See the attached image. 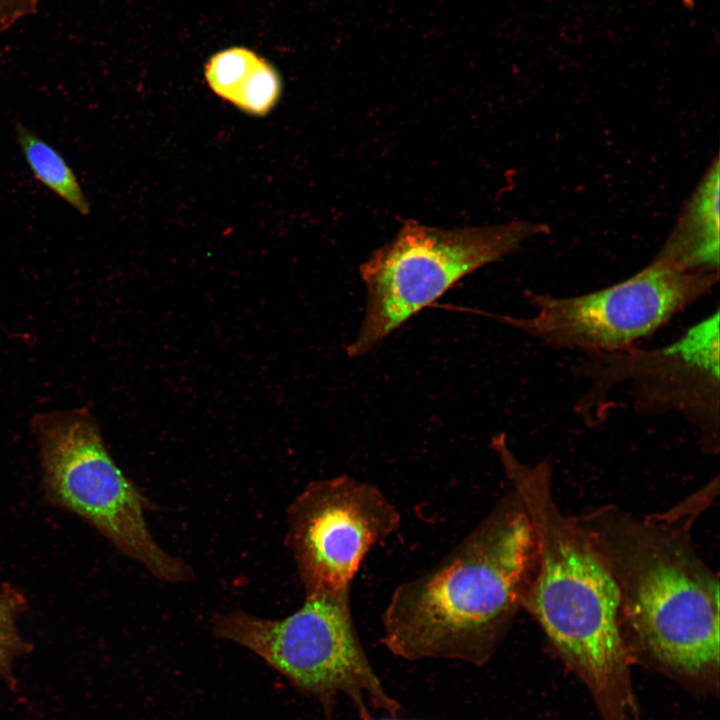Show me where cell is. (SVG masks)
<instances>
[{
    "label": "cell",
    "instance_id": "obj_1",
    "mask_svg": "<svg viewBox=\"0 0 720 720\" xmlns=\"http://www.w3.org/2000/svg\"><path fill=\"white\" fill-rule=\"evenodd\" d=\"M718 488L716 476L669 509L642 516L613 504L574 516L617 585L632 664L704 696L719 691V579L696 550L692 529Z\"/></svg>",
    "mask_w": 720,
    "mask_h": 720
},
{
    "label": "cell",
    "instance_id": "obj_2",
    "mask_svg": "<svg viewBox=\"0 0 720 720\" xmlns=\"http://www.w3.org/2000/svg\"><path fill=\"white\" fill-rule=\"evenodd\" d=\"M491 448L532 526L535 559L520 609L586 686L602 720H642L619 625L617 585L574 516L559 508L549 458L520 460L506 435Z\"/></svg>",
    "mask_w": 720,
    "mask_h": 720
},
{
    "label": "cell",
    "instance_id": "obj_3",
    "mask_svg": "<svg viewBox=\"0 0 720 720\" xmlns=\"http://www.w3.org/2000/svg\"><path fill=\"white\" fill-rule=\"evenodd\" d=\"M534 559L532 526L511 489L440 561L393 590L382 644L407 661L487 664L520 609Z\"/></svg>",
    "mask_w": 720,
    "mask_h": 720
},
{
    "label": "cell",
    "instance_id": "obj_4",
    "mask_svg": "<svg viewBox=\"0 0 720 720\" xmlns=\"http://www.w3.org/2000/svg\"><path fill=\"white\" fill-rule=\"evenodd\" d=\"M44 500L94 528L121 554L159 580L193 578L191 567L163 550L145 518L146 498L110 455L87 408L39 413L32 418Z\"/></svg>",
    "mask_w": 720,
    "mask_h": 720
},
{
    "label": "cell",
    "instance_id": "obj_5",
    "mask_svg": "<svg viewBox=\"0 0 720 720\" xmlns=\"http://www.w3.org/2000/svg\"><path fill=\"white\" fill-rule=\"evenodd\" d=\"M214 634L243 646L316 698L331 717L336 699L348 697L361 720L371 709L396 716L400 703L374 671L358 637L350 597L305 598L282 619L232 611L211 619Z\"/></svg>",
    "mask_w": 720,
    "mask_h": 720
},
{
    "label": "cell",
    "instance_id": "obj_6",
    "mask_svg": "<svg viewBox=\"0 0 720 720\" xmlns=\"http://www.w3.org/2000/svg\"><path fill=\"white\" fill-rule=\"evenodd\" d=\"M548 232L546 224L525 220L455 229L406 222L360 266L365 313L347 354H366L460 279Z\"/></svg>",
    "mask_w": 720,
    "mask_h": 720
},
{
    "label": "cell",
    "instance_id": "obj_7",
    "mask_svg": "<svg viewBox=\"0 0 720 720\" xmlns=\"http://www.w3.org/2000/svg\"><path fill=\"white\" fill-rule=\"evenodd\" d=\"M718 280L719 273L684 271L655 256L633 276L582 295L526 291L531 316L489 315L552 348L622 352L705 297Z\"/></svg>",
    "mask_w": 720,
    "mask_h": 720
},
{
    "label": "cell",
    "instance_id": "obj_8",
    "mask_svg": "<svg viewBox=\"0 0 720 720\" xmlns=\"http://www.w3.org/2000/svg\"><path fill=\"white\" fill-rule=\"evenodd\" d=\"M719 310L655 349L589 353L575 367L588 380L576 405L589 423L600 421L611 390L627 383L634 409L641 415L679 414L698 432L707 454L720 448Z\"/></svg>",
    "mask_w": 720,
    "mask_h": 720
},
{
    "label": "cell",
    "instance_id": "obj_9",
    "mask_svg": "<svg viewBox=\"0 0 720 720\" xmlns=\"http://www.w3.org/2000/svg\"><path fill=\"white\" fill-rule=\"evenodd\" d=\"M286 520L305 598H344L366 555L399 529L401 514L376 485L341 474L311 481Z\"/></svg>",
    "mask_w": 720,
    "mask_h": 720
},
{
    "label": "cell",
    "instance_id": "obj_10",
    "mask_svg": "<svg viewBox=\"0 0 720 720\" xmlns=\"http://www.w3.org/2000/svg\"><path fill=\"white\" fill-rule=\"evenodd\" d=\"M719 172L716 156L656 257L684 271L719 273Z\"/></svg>",
    "mask_w": 720,
    "mask_h": 720
},
{
    "label": "cell",
    "instance_id": "obj_11",
    "mask_svg": "<svg viewBox=\"0 0 720 720\" xmlns=\"http://www.w3.org/2000/svg\"><path fill=\"white\" fill-rule=\"evenodd\" d=\"M205 76L217 95L255 115L269 112L281 92L275 69L245 47L215 54L205 67Z\"/></svg>",
    "mask_w": 720,
    "mask_h": 720
},
{
    "label": "cell",
    "instance_id": "obj_12",
    "mask_svg": "<svg viewBox=\"0 0 720 720\" xmlns=\"http://www.w3.org/2000/svg\"><path fill=\"white\" fill-rule=\"evenodd\" d=\"M17 142L34 177L78 213L88 215L89 202L64 157L34 131L15 123Z\"/></svg>",
    "mask_w": 720,
    "mask_h": 720
},
{
    "label": "cell",
    "instance_id": "obj_13",
    "mask_svg": "<svg viewBox=\"0 0 720 720\" xmlns=\"http://www.w3.org/2000/svg\"><path fill=\"white\" fill-rule=\"evenodd\" d=\"M27 608L28 599L23 591L11 584L0 587V680L12 692L18 691L16 663L33 650L18 627V619Z\"/></svg>",
    "mask_w": 720,
    "mask_h": 720
},
{
    "label": "cell",
    "instance_id": "obj_14",
    "mask_svg": "<svg viewBox=\"0 0 720 720\" xmlns=\"http://www.w3.org/2000/svg\"><path fill=\"white\" fill-rule=\"evenodd\" d=\"M40 0H0V27L7 28L33 14Z\"/></svg>",
    "mask_w": 720,
    "mask_h": 720
}]
</instances>
